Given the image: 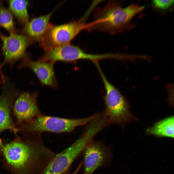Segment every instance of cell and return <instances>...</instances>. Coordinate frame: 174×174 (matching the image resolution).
<instances>
[{
	"label": "cell",
	"instance_id": "cell-1",
	"mask_svg": "<svg viewBox=\"0 0 174 174\" xmlns=\"http://www.w3.org/2000/svg\"><path fill=\"white\" fill-rule=\"evenodd\" d=\"M2 150L7 163L24 174H42L57 154L39 139L25 142L17 138Z\"/></svg>",
	"mask_w": 174,
	"mask_h": 174
},
{
	"label": "cell",
	"instance_id": "cell-2",
	"mask_svg": "<svg viewBox=\"0 0 174 174\" xmlns=\"http://www.w3.org/2000/svg\"><path fill=\"white\" fill-rule=\"evenodd\" d=\"M144 6L132 4L123 7L117 2L110 0L102 8L94 10V20L87 24L88 31H97L114 35L134 27L133 17L144 9Z\"/></svg>",
	"mask_w": 174,
	"mask_h": 174
},
{
	"label": "cell",
	"instance_id": "cell-3",
	"mask_svg": "<svg viewBox=\"0 0 174 174\" xmlns=\"http://www.w3.org/2000/svg\"><path fill=\"white\" fill-rule=\"evenodd\" d=\"M104 84L106 93L104 99L105 115L108 122L123 127L136 120L130 111L126 101L119 90L107 80L100 67L97 68Z\"/></svg>",
	"mask_w": 174,
	"mask_h": 174
},
{
	"label": "cell",
	"instance_id": "cell-4",
	"mask_svg": "<svg viewBox=\"0 0 174 174\" xmlns=\"http://www.w3.org/2000/svg\"><path fill=\"white\" fill-rule=\"evenodd\" d=\"M85 14L81 19L67 23L55 26L50 24L42 38L41 46L47 52L56 48L70 44L80 31L86 29Z\"/></svg>",
	"mask_w": 174,
	"mask_h": 174
},
{
	"label": "cell",
	"instance_id": "cell-5",
	"mask_svg": "<svg viewBox=\"0 0 174 174\" xmlns=\"http://www.w3.org/2000/svg\"><path fill=\"white\" fill-rule=\"evenodd\" d=\"M94 118L93 115L86 118L76 119L38 115L27 125L25 128L28 131L33 132H69L78 127L87 124Z\"/></svg>",
	"mask_w": 174,
	"mask_h": 174
},
{
	"label": "cell",
	"instance_id": "cell-6",
	"mask_svg": "<svg viewBox=\"0 0 174 174\" xmlns=\"http://www.w3.org/2000/svg\"><path fill=\"white\" fill-rule=\"evenodd\" d=\"M89 143L85 138L77 140L64 151L57 154L42 174H61L63 173L71 168L73 163L83 152Z\"/></svg>",
	"mask_w": 174,
	"mask_h": 174
},
{
	"label": "cell",
	"instance_id": "cell-7",
	"mask_svg": "<svg viewBox=\"0 0 174 174\" xmlns=\"http://www.w3.org/2000/svg\"><path fill=\"white\" fill-rule=\"evenodd\" d=\"M83 152V174H92L98 168L108 164L111 160L110 149L100 141H91Z\"/></svg>",
	"mask_w": 174,
	"mask_h": 174
},
{
	"label": "cell",
	"instance_id": "cell-8",
	"mask_svg": "<svg viewBox=\"0 0 174 174\" xmlns=\"http://www.w3.org/2000/svg\"><path fill=\"white\" fill-rule=\"evenodd\" d=\"M0 37L2 42V50L4 58L3 65L12 64L25 57L26 50L30 42V38L15 33H10L7 36L0 34Z\"/></svg>",
	"mask_w": 174,
	"mask_h": 174
},
{
	"label": "cell",
	"instance_id": "cell-9",
	"mask_svg": "<svg viewBox=\"0 0 174 174\" xmlns=\"http://www.w3.org/2000/svg\"><path fill=\"white\" fill-rule=\"evenodd\" d=\"M92 55L84 52L77 46L67 44L48 51L39 60L54 62L57 61L71 62L81 59L90 60Z\"/></svg>",
	"mask_w": 174,
	"mask_h": 174
},
{
	"label": "cell",
	"instance_id": "cell-10",
	"mask_svg": "<svg viewBox=\"0 0 174 174\" xmlns=\"http://www.w3.org/2000/svg\"><path fill=\"white\" fill-rule=\"evenodd\" d=\"M36 94L27 92L22 94L16 100L14 113L19 122L30 120L39 115Z\"/></svg>",
	"mask_w": 174,
	"mask_h": 174
},
{
	"label": "cell",
	"instance_id": "cell-11",
	"mask_svg": "<svg viewBox=\"0 0 174 174\" xmlns=\"http://www.w3.org/2000/svg\"><path fill=\"white\" fill-rule=\"evenodd\" d=\"M54 63L39 60L35 61L25 57L19 66L29 68L34 72L42 84L56 87L57 84L54 71Z\"/></svg>",
	"mask_w": 174,
	"mask_h": 174
},
{
	"label": "cell",
	"instance_id": "cell-12",
	"mask_svg": "<svg viewBox=\"0 0 174 174\" xmlns=\"http://www.w3.org/2000/svg\"><path fill=\"white\" fill-rule=\"evenodd\" d=\"M14 90L4 84L3 92L0 97V132L6 129L16 133L18 130L13 124L10 115L9 106L15 95Z\"/></svg>",
	"mask_w": 174,
	"mask_h": 174
},
{
	"label": "cell",
	"instance_id": "cell-13",
	"mask_svg": "<svg viewBox=\"0 0 174 174\" xmlns=\"http://www.w3.org/2000/svg\"><path fill=\"white\" fill-rule=\"evenodd\" d=\"M54 11L46 15L33 18L25 25L24 31L30 38H42L47 29Z\"/></svg>",
	"mask_w": 174,
	"mask_h": 174
},
{
	"label": "cell",
	"instance_id": "cell-14",
	"mask_svg": "<svg viewBox=\"0 0 174 174\" xmlns=\"http://www.w3.org/2000/svg\"><path fill=\"white\" fill-rule=\"evenodd\" d=\"M174 118L173 116H171L156 122L146 130V133L159 137L174 138Z\"/></svg>",
	"mask_w": 174,
	"mask_h": 174
},
{
	"label": "cell",
	"instance_id": "cell-15",
	"mask_svg": "<svg viewBox=\"0 0 174 174\" xmlns=\"http://www.w3.org/2000/svg\"><path fill=\"white\" fill-rule=\"evenodd\" d=\"M9 10L22 23L25 25L28 22L29 16L27 7L28 2L23 0L8 1Z\"/></svg>",
	"mask_w": 174,
	"mask_h": 174
},
{
	"label": "cell",
	"instance_id": "cell-16",
	"mask_svg": "<svg viewBox=\"0 0 174 174\" xmlns=\"http://www.w3.org/2000/svg\"><path fill=\"white\" fill-rule=\"evenodd\" d=\"M0 26L10 33H15L13 14L9 10L0 3Z\"/></svg>",
	"mask_w": 174,
	"mask_h": 174
},
{
	"label": "cell",
	"instance_id": "cell-17",
	"mask_svg": "<svg viewBox=\"0 0 174 174\" xmlns=\"http://www.w3.org/2000/svg\"><path fill=\"white\" fill-rule=\"evenodd\" d=\"M152 4L155 7L161 10H166L171 6L174 3V0H154Z\"/></svg>",
	"mask_w": 174,
	"mask_h": 174
},
{
	"label": "cell",
	"instance_id": "cell-18",
	"mask_svg": "<svg viewBox=\"0 0 174 174\" xmlns=\"http://www.w3.org/2000/svg\"><path fill=\"white\" fill-rule=\"evenodd\" d=\"M70 171L71 168H69L66 171L61 174H71L72 173H71L70 172Z\"/></svg>",
	"mask_w": 174,
	"mask_h": 174
},
{
	"label": "cell",
	"instance_id": "cell-19",
	"mask_svg": "<svg viewBox=\"0 0 174 174\" xmlns=\"http://www.w3.org/2000/svg\"><path fill=\"white\" fill-rule=\"evenodd\" d=\"M3 144L1 142V140H0V153L1 151L2 150V147Z\"/></svg>",
	"mask_w": 174,
	"mask_h": 174
},
{
	"label": "cell",
	"instance_id": "cell-20",
	"mask_svg": "<svg viewBox=\"0 0 174 174\" xmlns=\"http://www.w3.org/2000/svg\"><path fill=\"white\" fill-rule=\"evenodd\" d=\"M3 65V64L2 63L1 64H0V70L1 69V67H2V66Z\"/></svg>",
	"mask_w": 174,
	"mask_h": 174
}]
</instances>
